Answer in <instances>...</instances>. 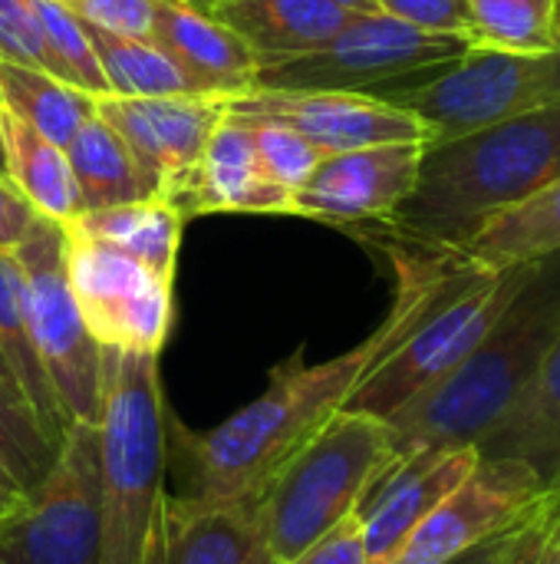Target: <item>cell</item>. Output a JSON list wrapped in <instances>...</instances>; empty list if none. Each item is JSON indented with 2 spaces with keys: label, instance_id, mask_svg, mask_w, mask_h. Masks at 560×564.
I'll return each instance as SVG.
<instances>
[{
  "label": "cell",
  "instance_id": "1",
  "mask_svg": "<svg viewBox=\"0 0 560 564\" xmlns=\"http://www.w3.org/2000/svg\"><path fill=\"white\" fill-rule=\"evenodd\" d=\"M389 254L396 297L386 321L363 344L314 367L304 360V347H297L271 370V383L257 400L208 433H191L172 413L165 416V449L168 463H182L185 499L208 506L257 499L277 469L347 406L363 377L406 340L465 261L459 251L413 245L389 248Z\"/></svg>",
  "mask_w": 560,
  "mask_h": 564
},
{
  "label": "cell",
  "instance_id": "2",
  "mask_svg": "<svg viewBox=\"0 0 560 564\" xmlns=\"http://www.w3.org/2000/svg\"><path fill=\"white\" fill-rule=\"evenodd\" d=\"M560 178V99L422 145L416 185L386 228L426 251H462L495 215Z\"/></svg>",
  "mask_w": 560,
  "mask_h": 564
},
{
  "label": "cell",
  "instance_id": "3",
  "mask_svg": "<svg viewBox=\"0 0 560 564\" xmlns=\"http://www.w3.org/2000/svg\"><path fill=\"white\" fill-rule=\"evenodd\" d=\"M560 334V251L531 264L521 291L439 383L386 416L396 463L413 453L479 446L538 373Z\"/></svg>",
  "mask_w": 560,
  "mask_h": 564
},
{
  "label": "cell",
  "instance_id": "4",
  "mask_svg": "<svg viewBox=\"0 0 560 564\" xmlns=\"http://www.w3.org/2000/svg\"><path fill=\"white\" fill-rule=\"evenodd\" d=\"M165 416L158 354L102 347L99 564H165Z\"/></svg>",
  "mask_w": 560,
  "mask_h": 564
},
{
  "label": "cell",
  "instance_id": "5",
  "mask_svg": "<svg viewBox=\"0 0 560 564\" xmlns=\"http://www.w3.org/2000/svg\"><path fill=\"white\" fill-rule=\"evenodd\" d=\"M393 466L396 453L386 423L340 410L257 496L261 535L271 562H294L333 532Z\"/></svg>",
  "mask_w": 560,
  "mask_h": 564
},
{
  "label": "cell",
  "instance_id": "6",
  "mask_svg": "<svg viewBox=\"0 0 560 564\" xmlns=\"http://www.w3.org/2000/svg\"><path fill=\"white\" fill-rule=\"evenodd\" d=\"M531 264L482 268L465 258L432 307L406 334V340L363 377L343 410L386 420L422 390L439 383L492 330V324L521 291Z\"/></svg>",
  "mask_w": 560,
  "mask_h": 564
},
{
  "label": "cell",
  "instance_id": "7",
  "mask_svg": "<svg viewBox=\"0 0 560 564\" xmlns=\"http://www.w3.org/2000/svg\"><path fill=\"white\" fill-rule=\"evenodd\" d=\"M370 96L413 112L429 129V142L465 135L558 102L560 56L472 46L455 59L373 86Z\"/></svg>",
  "mask_w": 560,
  "mask_h": 564
},
{
  "label": "cell",
  "instance_id": "8",
  "mask_svg": "<svg viewBox=\"0 0 560 564\" xmlns=\"http://www.w3.org/2000/svg\"><path fill=\"white\" fill-rule=\"evenodd\" d=\"M23 271L30 334L43 373L73 423L99 426L102 347L89 334L66 271V225L40 215L30 238L13 251Z\"/></svg>",
  "mask_w": 560,
  "mask_h": 564
},
{
  "label": "cell",
  "instance_id": "9",
  "mask_svg": "<svg viewBox=\"0 0 560 564\" xmlns=\"http://www.w3.org/2000/svg\"><path fill=\"white\" fill-rule=\"evenodd\" d=\"M469 50H472V40L462 33H432L406 20H396L383 10L353 13L350 23L337 36H330L323 46L304 56L261 63L254 76V89L370 93L373 86L455 59Z\"/></svg>",
  "mask_w": 560,
  "mask_h": 564
},
{
  "label": "cell",
  "instance_id": "10",
  "mask_svg": "<svg viewBox=\"0 0 560 564\" xmlns=\"http://www.w3.org/2000/svg\"><path fill=\"white\" fill-rule=\"evenodd\" d=\"M3 564H99V426L73 423L53 473L0 529Z\"/></svg>",
  "mask_w": 560,
  "mask_h": 564
},
{
  "label": "cell",
  "instance_id": "11",
  "mask_svg": "<svg viewBox=\"0 0 560 564\" xmlns=\"http://www.w3.org/2000/svg\"><path fill=\"white\" fill-rule=\"evenodd\" d=\"M66 271L99 347L162 354L172 327V284L132 254L66 228Z\"/></svg>",
  "mask_w": 560,
  "mask_h": 564
},
{
  "label": "cell",
  "instance_id": "12",
  "mask_svg": "<svg viewBox=\"0 0 560 564\" xmlns=\"http://www.w3.org/2000/svg\"><path fill=\"white\" fill-rule=\"evenodd\" d=\"M545 496L548 492L541 479L525 463L479 459L475 473L413 529V535L386 564L452 562L512 529Z\"/></svg>",
  "mask_w": 560,
  "mask_h": 564
},
{
  "label": "cell",
  "instance_id": "13",
  "mask_svg": "<svg viewBox=\"0 0 560 564\" xmlns=\"http://www.w3.org/2000/svg\"><path fill=\"white\" fill-rule=\"evenodd\" d=\"M231 112L267 116L297 129L323 155L393 145V142H429V129L406 109L376 99L370 93L314 89V93H281L251 89L228 99Z\"/></svg>",
  "mask_w": 560,
  "mask_h": 564
},
{
  "label": "cell",
  "instance_id": "14",
  "mask_svg": "<svg viewBox=\"0 0 560 564\" xmlns=\"http://www.w3.org/2000/svg\"><path fill=\"white\" fill-rule=\"evenodd\" d=\"M426 142H393L323 155L310 178L290 195V215L356 225L386 221L416 185Z\"/></svg>",
  "mask_w": 560,
  "mask_h": 564
},
{
  "label": "cell",
  "instance_id": "15",
  "mask_svg": "<svg viewBox=\"0 0 560 564\" xmlns=\"http://www.w3.org/2000/svg\"><path fill=\"white\" fill-rule=\"evenodd\" d=\"M224 109L218 96H96V116L162 178V198L198 169Z\"/></svg>",
  "mask_w": 560,
  "mask_h": 564
},
{
  "label": "cell",
  "instance_id": "16",
  "mask_svg": "<svg viewBox=\"0 0 560 564\" xmlns=\"http://www.w3.org/2000/svg\"><path fill=\"white\" fill-rule=\"evenodd\" d=\"M479 459L475 446L413 453L399 459L356 509L370 564L389 562L413 529L475 473Z\"/></svg>",
  "mask_w": 560,
  "mask_h": 564
},
{
  "label": "cell",
  "instance_id": "17",
  "mask_svg": "<svg viewBox=\"0 0 560 564\" xmlns=\"http://www.w3.org/2000/svg\"><path fill=\"white\" fill-rule=\"evenodd\" d=\"M165 202L182 215H215V212H244V215H290V192H284L261 165L254 149L251 122L224 109L215 126L198 169L182 182Z\"/></svg>",
  "mask_w": 560,
  "mask_h": 564
},
{
  "label": "cell",
  "instance_id": "18",
  "mask_svg": "<svg viewBox=\"0 0 560 564\" xmlns=\"http://www.w3.org/2000/svg\"><path fill=\"white\" fill-rule=\"evenodd\" d=\"M149 40L185 73L198 96L234 99L254 89L261 59L208 10L185 0H152Z\"/></svg>",
  "mask_w": 560,
  "mask_h": 564
},
{
  "label": "cell",
  "instance_id": "19",
  "mask_svg": "<svg viewBox=\"0 0 560 564\" xmlns=\"http://www.w3.org/2000/svg\"><path fill=\"white\" fill-rule=\"evenodd\" d=\"M482 459H518L541 479L545 492L560 489V334L538 373L512 410L479 440Z\"/></svg>",
  "mask_w": 560,
  "mask_h": 564
},
{
  "label": "cell",
  "instance_id": "20",
  "mask_svg": "<svg viewBox=\"0 0 560 564\" xmlns=\"http://www.w3.org/2000/svg\"><path fill=\"white\" fill-rule=\"evenodd\" d=\"M165 564H274L264 549L257 499L208 506L168 496Z\"/></svg>",
  "mask_w": 560,
  "mask_h": 564
},
{
  "label": "cell",
  "instance_id": "21",
  "mask_svg": "<svg viewBox=\"0 0 560 564\" xmlns=\"http://www.w3.org/2000/svg\"><path fill=\"white\" fill-rule=\"evenodd\" d=\"M208 13L238 33L261 63L323 46L353 17L333 0H211Z\"/></svg>",
  "mask_w": 560,
  "mask_h": 564
},
{
  "label": "cell",
  "instance_id": "22",
  "mask_svg": "<svg viewBox=\"0 0 560 564\" xmlns=\"http://www.w3.org/2000/svg\"><path fill=\"white\" fill-rule=\"evenodd\" d=\"M66 159L83 198V215L162 198V178L102 116L83 122V129L66 145Z\"/></svg>",
  "mask_w": 560,
  "mask_h": 564
},
{
  "label": "cell",
  "instance_id": "23",
  "mask_svg": "<svg viewBox=\"0 0 560 564\" xmlns=\"http://www.w3.org/2000/svg\"><path fill=\"white\" fill-rule=\"evenodd\" d=\"M0 142L7 178L30 198V205L59 225H73L83 215V198L66 159V149L43 139L23 119L0 106Z\"/></svg>",
  "mask_w": 560,
  "mask_h": 564
},
{
  "label": "cell",
  "instance_id": "24",
  "mask_svg": "<svg viewBox=\"0 0 560 564\" xmlns=\"http://www.w3.org/2000/svg\"><path fill=\"white\" fill-rule=\"evenodd\" d=\"M560 251V178L485 221L459 251L482 268L531 264Z\"/></svg>",
  "mask_w": 560,
  "mask_h": 564
},
{
  "label": "cell",
  "instance_id": "25",
  "mask_svg": "<svg viewBox=\"0 0 560 564\" xmlns=\"http://www.w3.org/2000/svg\"><path fill=\"white\" fill-rule=\"evenodd\" d=\"M0 357L17 390L23 393V400L40 416V423L56 440H63L69 430V420L63 416V406L36 357V344H33L30 317H26V297H23V271L13 251H0Z\"/></svg>",
  "mask_w": 560,
  "mask_h": 564
},
{
  "label": "cell",
  "instance_id": "26",
  "mask_svg": "<svg viewBox=\"0 0 560 564\" xmlns=\"http://www.w3.org/2000/svg\"><path fill=\"white\" fill-rule=\"evenodd\" d=\"M182 225H185V218L165 198H149V202L102 208V212H86L66 228H76L89 238L116 245L119 251H125L135 261H142L145 268H152L155 274L175 281Z\"/></svg>",
  "mask_w": 560,
  "mask_h": 564
},
{
  "label": "cell",
  "instance_id": "27",
  "mask_svg": "<svg viewBox=\"0 0 560 564\" xmlns=\"http://www.w3.org/2000/svg\"><path fill=\"white\" fill-rule=\"evenodd\" d=\"M0 106L63 149L96 116V96L17 63H0Z\"/></svg>",
  "mask_w": 560,
  "mask_h": 564
},
{
  "label": "cell",
  "instance_id": "28",
  "mask_svg": "<svg viewBox=\"0 0 560 564\" xmlns=\"http://www.w3.org/2000/svg\"><path fill=\"white\" fill-rule=\"evenodd\" d=\"M106 76L109 96H198L185 73L152 43L83 23Z\"/></svg>",
  "mask_w": 560,
  "mask_h": 564
},
{
  "label": "cell",
  "instance_id": "29",
  "mask_svg": "<svg viewBox=\"0 0 560 564\" xmlns=\"http://www.w3.org/2000/svg\"><path fill=\"white\" fill-rule=\"evenodd\" d=\"M558 0H469L472 46L502 53H551Z\"/></svg>",
  "mask_w": 560,
  "mask_h": 564
},
{
  "label": "cell",
  "instance_id": "30",
  "mask_svg": "<svg viewBox=\"0 0 560 564\" xmlns=\"http://www.w3.org/2000/svg\"><path fill=\"white\" fill-rule=\"evenodd\" d=\"M63 440H56L30 403L0 383V466L30 496L56 466Z\"/></svg>",
  "mask_w": 560,
  "mask_h": 564
},
{
  "label": "cell",
  "instance_id": "31",
  "mask_svg": "<svg viewBox=\"0 0 560 564\" xmlns=\"http://www.w3.org/2000/svg\"><path fill=\"white\" fill-rule=\"evenodd\" d=\"M40 20L50 76L89 93V96H109L106 76L99 69L96 50L89 43V33L83 20L63 3V0H30Z\"/></svg>",
  "mask_w": 560,
  "mask_h": 564
},
{
  "label": "cell",
  "instance_id": "32",
  "mask_svg": "<svg viewBox=\"0 0 560 564\" xmlns=\"http://www.w3.org/2000/svg\"><path fill=\"white\" fill-rule=\"evenodd\" d=\"M244 119L251 122L254 149H257V159H261L264 172L284 192L294 195L310 178V172L320 165L323 152L317 145H310L297 129H290V126H284L277 119H267V116H244Z\"/></svg>",
  "mask_w": 560,
  "mask_h": 564
},
{
  "label": "cell",
  "instance_id": "33",
  "mask_svg": "<svg viewBox=\"0 0 560 564\" xmlns=\"http://www.w3.org/2000/svg\"><path fill=\"white\" fill-rule=\"evenodd\" d=\"M545 499L525 519H518L512 529H505L502 535L475 545L472 552H465V555H459V558H452V562L446 564H528L531 555L541 549V542L548 539Z\"/></svg>",
  "mask_w": 560,
  "mask_h": 564
},
{
  "label": "cell",
  "instance_id": "34",
  "mask_svg": "<svg viewBox=\"0 0 560 564\" xmlns=\"http://www.w3.org/2000/svg\"><path fill=\"white\" fill-rule=\"evenodd\" d=\"M0 63L50 73L40 20L30 0H0Z\"/></svg>",
  "mask_w": 560,
  "mask_h": 564
},
{
  "label": "cell",
  "instance_id": "35",
  "mask_svg": "<svg viewBox=\"0 0 560 564\" xmlns=\"http://www.w3.org/2000/svg\"><path fill=\"white\" fill-rule=\"evenodd\" d=\"M83 23L99 30L149 40L152 33V0H63Z\"/></svg>",
  "mask_w": 560,
  "mask_h": 564
},
{
  "label": "cell",
  "instance_id": "36",
  "mask_svg": "<svg viewBox=\"0 0 560 564\" xmlns=\"http://www.w3.org/2000/svg\"><path fill=\"white\" fill-rule=\"evenodd\" d=\"M383 13L432 33H465L469 0H376Z\"/></svg>",
  "mask_w": 560,
  "mask_h": 564
},
{
  "label": "cell",
  "instance_id": "37",
  "mask_svg": "<svg viewBox=\"0 0 560 564\" xmlns=\"http://www.w3.org/2000/svg\"><path fill=\"white\" fill-rule=\"evenodd\" d=\"M287 564H370L356 512L350 519H343L333 532H327L320 542H314L307 552H300L294 562Z\"/></svg>",
  "mask_w": 560,
  "mask_h": 564
},
{
  "label": "cell",
  "instance_id": "38",
  "mask_svg": "<svg viewBox=\"0 0 560 564\" xmlns=\"http://www.w3.org/2000/svg\"><path fill=\"white\" fill-rule=\"evenodd\" d=\"M36 221L40 212L30 205V198L7 175H0V251H17Z\"/></svg>",
  "mask_w": 560,
  "mask_h": 564
},
{
  "label": "cell",
  "instance_id": "39",
  "mask_svg": "<svg viewBox=\"0 0 560 564\" xmlns=\"http://www.w3.org/2000/svg\"><path fill=\"white\" fill-rule=\"evenodd\" d=\"M26 492L7 476V469L0 466V529L7 525V522H13L23 509H26Z\"/></svg>",
  "mask_w": 560,
  "mask_h": 564
},
{
  "label": "cell",
  "instance_id": "40",
  "mask_svg": "<svg viewBox=\"0 0 560 564\" xmlns=\"http://www.w3.org/2000/svg\"><path fill=\"white\" fill-rule=\"evenodd\" d=\"M528 564H560V535H551V529H548V539L541 542V549L531 555Z\"/></svg>",
  "mask_w": 560,
  "mask_h": 564
},
{
  "label": "cell",
  "instance_id": "41",
  "mask_svg": "<svg viewBox=\"0 0 560 564\" xmlns=\"http://www.w3.org/2000/svg\"><path fill=\"white\" fill-rule=\"evenodd\" d=\"M545 519H548L551 535H560V489L558 492H548V499H545Z\"/></svg>",
  "mask_w": 560,
  "mask_h": 564
},
{
  "label": "cell",
  "instance_id": "42",
  "mask_svg": "<svg viewBox=\"0 0 560 564\" xmlns=\"http://www.w3.org/2000/svg\"><path fill=\"white\" fill-rule=\"evenodd\" d=\"M337 7L350 10V13H380V3L376 0H333Z\"/></svg>",
  "mask_w": 560,
  "mask_h": 564
},
{
  "label": "cell",
  "instance_id": "43",
  "mask_svg": "<svg viewBox=\"0 0 560 564\" xmlns=\"http://www.w3.org/2000/svg\"><path fill=\"white\" fill-rule=\"evenodd\" d=\"M0 383L3 387H10V390H17V383H13V377H10V370H7V364H3V357H0ZM20 393V390H17ZM23 397V393H20Z\"/></svg>",
  "mask_w": 560,
  "mask_h": 564
},
{
  "label": "cell",
  "instance_id": "44",
  "mask_svg": "<svg viewBox=\"0 0 560 564\" xmlns=\"http://www.w3.org/2000/svg\"><path fill=\"white\" fill-rule=\"evenodd\" d=\"M554 53L560 56V0H558V17H554Z\"/></svg>",
  "mask_w": 560,
  "mask_h": 564
},
{
  "label": "cell",
  "instance_id": "45",
  "mask_svg": "<svg viewBox=\"0 0 560 564\" xmlns=\"http://www.w3.org/2000/svg\"><path fill=\"white\" fill-rule=\"evenodd\" d=\"M185 3H191V7H198V10H208V7H211V0H185Z\"/></svg>",
  "mask_w": 560,
  "mask_h": 564
},
{
  "label": "cell",
  "instance_id": "46",
  "mask_svg": "<svg viewBox=\"0 0 560 564\" xmlns=\"http://www.w3.org/2000/svg\"><path fill=\"white\" fill-rule=\"evenodd\" d=\"M0 175H7V162H3V142H0Z\"/></svg>",
  "mask_w": 560,
  "mask_h": 564
}]
</instances>
